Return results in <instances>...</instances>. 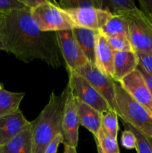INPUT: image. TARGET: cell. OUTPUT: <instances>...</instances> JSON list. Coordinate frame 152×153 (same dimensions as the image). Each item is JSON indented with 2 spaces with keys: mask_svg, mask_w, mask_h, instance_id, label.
I'll return each mask as SVG.
<instances>
[{
  "mask_svg": "<svg viewBox=\"0 0 152 153\" xmlns=\"http://www.w3.org/2000/svg\"><path fill=\"white\" fill-rule=\"evenodd\" d=\"M4 51L27 64L39 59L55 68L62 64L63 57L55 32L42 31L28 8L6 15Z\"/></svg>",
  "mask_w": 152,
  "mask_h": 153,
  "instance_id": "1",
  "label": "cell"
},
{
  "mask_svg": "<svg viewBox=\"0 0 152 153\" xmlns=\"http://www.w3.org/2000/svg\"><path fill=\"white\" fill-rule=\"evenodd\" d=\"M69 87L61 94H51L44 108L32 124V153H44L48 145L62 131V120Z\"/></svg>",
  "mask_w": 152,
  "mask_h": 153,
  "instance_id": "2",
  "label": "cell"
},
{
  "mask_svg": "<svg viewBox=\"0 0 152 153\" xmlns=\"http://www.w3.org/2000/svg\"><path fill=\"white\" fill-rule=\"evenodd\" d=\"M116 102L118 116L124 123L129 124L142 134L152 137V114L136 102L117 83Z\"/></svg>",
  "mask_w": 152,
  "mask_h": 153,
  "instance_id": "3",
  "label": "cell"
},
{
  "mask_svg": "<svg viewBox=\"0 0 152 153\" xmlns=\"http://www.w3.org/2000/svg\"><path fill=\"white\" fill-rule=\"evenodd\" d=\"M30 10L33 19L42 31L58 32L75 28L68 13L56 1L47 0L44 4Z\"/></svg>",
  "mask_w": 152,
  "mask_h": 153,
  "instance_id": "4",
  "label": "cell"
},
{
  "mask_svg": "<svg viewBox=\"0 0 152 153\" xmlns=\"http://www.w3.org/2000/svg\"><path fill=\"white\" fill-rule=\"evenodd\" d=\"M129 40L136 53H152V17L137 8L125 14Z\"/></svg>",
  "mask_w": 152,
  "mask_h": 153,
  "instance_id": "5",
  "label": "cell"
},
{
  "mask_svg": "<svg viewBox=\"0 0 152 153\" xmlns=\"http://www.w3.org/2000/svg\"><path fill=\"white\" fill-rule=\"evenodd\" d=\"M68 85L75 98L78 101L93 108L104 114L112 110L105 99L86 81L73 70H69Z\"/></svg>",
  "mask_w": 152,
  "mask_h": 153,
  "instance_id": "6",
  "label": "cell"
},
{
  "mask_svg": "<svg viewBox=\"0 0 152 153\" xmlns=\"http://www.w3.org/2000/svg\"><path fill=\"white\" fill-rule=\"evenodd\" d=\"M83 76L91 85L105 99L110 108L118 114L116 102V85L112 77L98 68L95 64L87 63L75 70Z\"/></svg>",
  "mask_w": 152,
  "mask_h": 153,
  "instance_id": "7",
  "label": "cell"
},
{
  "mask_svg": "<svg viewBox=\"0 0 152 153\" xmlns=\"http://www.w3.org/2000/svg\"><path fill=\"white\" fill-rule=\"evenodd\" d=\"M55 34L67 70L75 71L89 63L79 47L72 30L58 31Z\"/></svg>",
  "mask_w": 152,
  "mask_h": 153,
  "instance_id": "8",
  "label": "cell"
},
{
  "mask_svg": "<svg viewBox=\"0 0 152 153\" xmlns=\"http://www.w3.org/2000/svg\"><path fill=\"white\" fill-rule=\"evenodd\" d=\"M68 87L69 91L63 115L61 134L63 137V144H67L76 148L78 143V130L80 123L77 116L76 99L73 96L69 85Z\"/></svg>",
  "mask_w": 152,
  "mask_h": 153,
  "instance_id": "9",
  "label": "cell"
},
{
  "mask_svg": "<svg viewBox=\"0 0 152 153\" xmlns=\"http://www.w3.org/2000/svg\"><path fill=\"white\" fill-rule=\"evenodd\" d=\"M119 85L152 114V94L138 68L119 82Z\"/></svg>",
  "mask_w": 152,
  "mask_h": 153,
  "instance_id": "10",
  "label": "cell"
},
{
  "mask_svg": "<svg viewBox=\"0 0 152 153\" xmlns=\"http://www.w3.org/2000/svg\"><path fill=\"white\" fill-rule=\"evenodd\" d=\"M74 23L75 28H83L99 31L110 15L109 11L95 7L65 10Z\"/></svg>",
  "mask_w": 152,
  "mask_h": 153,
  "instance_id": "11",
  "label": "cell"
},
{
  "mask_svg": "<svg viewBox=\"0 0 152 153\" xmlns=\"http://www.w3.org/2000/svg\"><path fill=\"white\" fill-rule=\"evenodd\" d=\"M27 120L20 110L0 117V146L8 143L25 128Z\"/></svg>",
  "mask_w": 152,
  "mask_h": 153,
  "instance_id": "12",
  "label": "cell"
},
{
  "mask_svg": "<svg viewBox=\"0 0 152 153\" xmlns=\"http://www.w3.org/2000/svg\"><path fill=\"white\" fill-rule=\"evenodd\" d=\"M139 66V58L134 51H114L113 73L112 79L115 82H119Z\"/></svg>",
  "mask_w": 152,
  "mask_h": 153,
  "instance_id": "13",
  "label": "cell"
},
{
  "mask_svg": "<svg viewBox=\"0 0 152 153\" xmlns=\"http://www.w3.org/2000/svg\"><path fill=\"white\" fill-rule=\"evenodd\" d=\"M79 47L91 64H95V48L99 31L83 28L72 29Z\"/></svg>",
  "mask_w": 152,
  "mask_h": 153,
  "instance_id": "14",
  "label": "cell"
},
{
  "mask_svg": "<svg viewBox=\"0 0 152 153\" xmlns=\"http://www.w3.org/2000/svg\"><path fill=\"white\" fill-rule=\"evenodd\" d=\"M79 123L90 131L96 138L101 128L102 115L93 108L76 100Z\"/></svg>",
  "mask_w": 152,
  "mask_h": 153,
  "instance_id": "15",
  "label": "cell"
},
{
  "mask_svg": "<svg viewBox=\"0 0 152 153\" xmlns=\"http://www.w3.org/2000/svg\"><path fill=\"white\" fill-rule=\"evenodd\" d=\"M0 153H32L31 122L8 143L0 146Z\"/></svg>",
  "mask_w": 152,
  "mask_h": 153,
  "instance_id": "16",
  "label": "cell"
},
{
  "mask_svg": "<svg viewBox=\"0 0 152 153\" xmlns=\"http://www.w3.org/2000/svg\"><path fill=\"white\" fill-rule=\"evenodd\" d=\"M114 51L111 49L105 37L99 34L95 48V64L99 70L112 77L113 73Z\"/></svg>",
  "mask_w": 152,
  "mask_h": 153,
  "instance_id": "17",
  "label": "cell"
},
{
  "mask_svg": "<svg viewBox=\"0 0 152 153\" xmlns=\"http://www.w3.org/2000/svg\"><path fill=\"white\" fill-rule=\"evenodd\" d=\"M98 31L105 37L122 35L129 38L127 16L125 15L111 14Z\"/></svg>",
  "mask_w": 152,
  "mask_h": 153,
  "instance_id": "18",
  "label": "cell"
},
{
  "mask_svg": "<svg viewBox=\"0 0 152 153\" xmlns=\"http://www.w3.org/2000/svg\"><path fill=\"white\" fill-rule=\"evenodd\" d=\"M25 93L10 92L4 88L0 90V117L19 110Z\"/></svg>",
  "mask_w": 152,
  "mask_h": 153,
  "instance_id": "19",
  "label": "cell"
},
{
  "mask_svg": "<svg viewBox=\"0 0 152 153\" xmlns=\"http://www.w3.org/2000/svg\"><path fill=\"white\" fill-rule=\"evenodd\" d=\"M101 9L114 15H125L137 9L133 0H100Z\"/></svg>",
  "mask_w": 152,
  "mask_h": 153,
  "instance_id": "20",
  "label": "cell"
},
{
  "mask_svg": "<svg viewBox=\"0 0 152 153\" xmlns=\"http://www.w3.org/2000/svg\"><path fill=\"white\" fill-rule=\"evenodd\" d=\"M118 114L113 110L104 114L101 118V129L107 134L117 140L119 132Z\"/></svg>",
  "mask_w": 152,
  "mask_h": 153,
  "instance_id": "21",
  "label": "cell"
},
{
  "mask_svg": "<svg viewBox=\"0 0 152 153\" xmlns=\"http://www.w3.org/2000/svg\"><path fill=\"white\" fill-rule=\"evenodd\" d=\"M125 129L131 130L137 138V153H152V137L145 135L137 129L133 128L129 124L124 123Z\"/></svg>",
  "mask_w": 152,
  "mask_h": 153,
  "instance_id": "22",
  "label": "cell"
},
{
  "mask_svg": "<svg viewBox=\"0 0 152 153\" xmlns=\"http://www.w3.org/2000/svg\"><path fill=\"white\" fill-rule=\"evenodd\" d=\"M94 139L104 153H120L117 140L106 134L101 128L96 138Z\"/></svg>",
  "mask_w": 152,
  "mask_h": 153,
  "instance_id": "23",
  "label": "cell"
},
{
  "mask_svg": "<svg viewBox=\"0 0 152 153\" xmlns=\"http://www.w3.org/2000/svg\"><path fill=\"white\" fill-rule=\"evenodd\" d=\"M56 2L63 10L81 7H95L101 9L100 0H61Z\"/></svg>",
  "mask_w": 152,
  "mask_h": 153,
  "instance_id": "24",
  "label": "cell"
},
{
  "mask_svg": "<svg viewBox=\"0 0 152 153\" xmlns=\"http://www.w3.org/2000/svg\"><path fill=\"white\" fill-rule=\"evenodd\" d=\"M106 39H107L108 44L110 45L113 51H116V52L134 51L129 38L125 37V36H113V37H106Z\"/></svg>",
  "mask_w": 152,
  "mask_h": 153,
  "instance_id": "25",
  "label": "cell"
},
{
  "mask_svg": "<svg viewBox=\"0 0 152 153\" xmlns=\"http://www.w3.org/2000/svg\"><path fill=\"white\" fill-rule=\"evenodd\" d=\"M27 8L21 0H0V13H7Z\"/></svg>",
  "mask_w": 152,
  "mask_h": 153,
  "instance_id": "26",
  "label": "cell"
},
{
  "mask_svg": "<svg viewBox=\"0 0 152 153\" xmlns=\"http://www.w3.org/2000/svg\"><path fill=\"white\" fill-rule=\"evenodd\" d=\"M122 145L127 149L137 148V138L131 130L125 129L122 131L121 137Z\"/></svg>",
  "mask_w": 152,
  "mask_h": 153,
  "instance_id": "27",
  "label": "cell"
},
{
  "mask_svg": "<svg viewBox=\"0 0 152 153\" xmlns=\"http://www.w3.org/2000/svg\"><path fill=\"white\" fill-rule=\"evenodd\" d=\"M137 55L139 58V65L152 76V53H137Z\"/></svg>",
  "mask_w": 152,
  "mask_h": 153,
  "instance_id": "28",
  "label": "cell"
},
{
  "mask_svg": "<svg viewBox=\"0 0 152 153\" xmlns=\"http://www.w3.org/2000/svg\"><path fill=\"white\" fill-rule=\"evenodd\" d=\"M6 15L0 13V50H5Z\"/></svg>",
  "mask_w": 152,
  "mask_h": 153,
  "instance_id": "29",
  "label": "cell"
},
{
  "mask_svg": "<svg viewBox=\"0 0 152 153\" xmlns=\"http://www.w3.org/2000/svg\"><path fill=\"white\" fill-rule=\"evenodd\" d=\"M61 143H63V137L62 134L60 133L48 145L44 153H57L58 146Z\"/></svg>",
  "mask_w": 152,
  "mask_h": 153,
  "instance_id": "30",
  "label": "cell"
},
{
  "mask_svg": "<svg viewBox=\"0 0 152 153\" xmlns=\"http://www.w3.org/2000/svg\"><path fill=\"white\" fill-rule=\"evenodd\" d=\"M141 10L147 14L148 16H152V1H146V0H139Z\"/></svg>",
  "mask_w": 152,
  "mask_h": 153,
  "instance_id": "31",
  "label": "cell"
},
{
  "mask_svg": "<svg viewBox=\"0 0 152 153\" xmlns=\"http://www.w3.org/2000/svg\"><path fill=\"white\" fill-rule=\"evenodd\" d=\"M46 1L47 0H21V1L25 5V7L30 10L44 4Z\"/></svg>",
  "mask_w": 152,
  "mask_h": 153,
  "instance_id": "32",
  "label": "cell"
},
{
  "mask_svg": "<svg viewBox=\"0 0 152 153\" xmlns=\"http://www.w3.org/2000/svg\"><path fill=\"white\" fill-rule=\"evenodd\" d=\"M137 68H138V70H139L140 73H141L142 75L143 78H144L146 84H147L149 90H150L151 93L152 94V76L149 74V73H148L147 72H146L142 67H140L139 65L138 66Z\"/></svg>",
  "mask_w": 152,
  "mask_h": 153,
  "instance_id": "33",
  "label": "cell"
},
{
  "mask_svg": "<svg viewBox=\"0 0 152 153\" xmlns=\"http://www.w3.org/2000/svg\"><path fill=\"white\" fill-rule=\"evenodd\" d=\"M63 145H64L63 153H77L75 147L69 146V145L67 144H63Z\"/></svg>",
  "mask_w": 152,
  "mask_h": 153,
  "instance_id": "34",
  "label": "cell"
},
{
  "mask_svg": "<svg viewBox=\"0 0 152 153\" xmlns=\"http://www.w3.org/2000/svg\"><path fill=\"white\" fill-rule=\"evenodd\" d=\"M96 143L97 150H98V153H104V152H102V150H101V147H100V146H99V145H98L97 143Z\"/></svg>",
  "mask_w": 152,
  "mask_h": 153,
  "instance_id": "35",
  "label": "cell"
},
{
  "mask_svg": "<svg viewBox=\"0 0 152 153\" xmlns=\"http://www.w3.org/2000/svg\"><path fill=\"white\" fill-rule=\"evenodd\" d=\"M1 88H2V85H1V84H0V90H1Z\"/></svg>",
  "mask_w": 152,
  "mask_h": 153,
  "instance_id": "36",
  "label": "cell"
}]
</instances>
